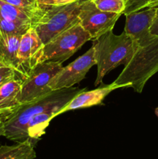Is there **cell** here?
Returning a JSON list of instances; mask_svg holds the SVG:
<instances>
[{
	"mask_svg": "<svg viewBox=\"0 0 158 159\" xmlns=\"http://www.w3.org/2000/svg\"><path fill=\"white\" fill-rule=\"evenodd\" d=\"M30 26H22L14 22L9 21L0 16V37L12 34H24Z\"/></svg>",
	"mask_w": 158,
	"mask_h": 159,
	"instance_id": "ac0fdd59",
	"label": "cell"
},
{
	"mask_svg": "<svg viewBox=\"0 0 158 159\" xmlns=\"http://www.w3.org/2000/svg\"><path fill=\"white\" fill-rule=\"evenodd\" d=\"M95 65L94 48L91 46L85 54L62 68L50 82V89L54 91L73 87V85L83 80L90 68Z\"/></svg>",
	"mask_w": 158,
	"mask_h": 159,
	"instance_id": "ba28073f",
	"label": "cell"
},
{
	"mask_svg": "<svg viewBox=\"0 0 158 159\" xmlns=\"http://www.w3.org/2000/svg\"><path fill=\"white\" fill-rule=\"evenodd\" d=\"M122 14L101 11L91 0H83L79 12V23L88 33L91 40L112 30Z\"/></svg>",
	"mask_w": 158,
	"mask_h": 159,
	"instance_id": "52a82bcc",
	"label": "cell"
},
{
	"mask_svg": "<svg viewBox=\"0 0 158 159\" xmlns=\"http://www.w3.org/2000/svg\"><path fill=\"white\" fill-rule=\"evenodd\" d=\"M62 68V63L54 61L40 62L34 66L23 80L19 98L20 104L30 102L52 92L50 82Z\"/></svg>",
	"mask_w": 158,
	"mask_h": 159,
	"instance_id": "8992f818",
	"label": "cell"
},
{
	"mask_svg": "<svg viewBox=\"0 0 158 159\" xmlns=\"http://www.w3.org/2000/svg\"><path fill=\"white\" fill-rule=\"evenodd\" d=\"M101 11L122 14L125 7V0H91Z\"/></svg>",
	"mask_w": 158,
	"mask_h": 159,
	"instance_id": "e0dca14e",
	"label": "cell"
},
{
	"mask_svg": "<svg viewBox=\"0 0 158 159\" xmlns=\"http://www.w3.org/2000/svg\"><path fill=\"white\" fill-rule=\"evenodd\" d=\"M156 9V6H153L125 15L124 31L132 37L134 47L143 46L156 37L150 34V27L154 20Z\"/></svg>",
	"mask_w": 158,
	"mask_h": 159,
	"instance_id": "9c48e42d",
	"label": "cell"
},
{
	"mask_svg": "<svg viewBox=\"0 0 158 159\" xmlns=\"http://www.w3.org/2000/svg\"><path fill=\"white\" fill-rule=\"evenodd\" d=\"M155 113H156V116H157V117H158V107L156 109V110H155Z\"/></svg>",
	"mask_w": 158,
	"mask_h": 159,
	"instance_id": "484cf974",
	"label": "cell"
},
{
	"mask_svg": "<svg viewBox=\"0 0 158 159\" xmlns=\"http://www.w3.org/2000/svg\"><path fill=\"white\" fill-rule=\"evenodd\" d=\"M23 80L14 79L0 86V118L6 120L21 104L19 101Z\"/></svg>",
	"mask_w": 158,
	"mask_h": 159,
	"instance_id": "4fadbf2b",
	"label": "cell"
},
{
	"mask_svg": "<svg viewBox=\"0 0 158 159\" xmlns=\"http://www.w3.org/2000/svg\"><path fill=\"white\" fill-rule=\"evenodd\" d=\"M92 46L98 67L94 85H99L105 75L119 65L125 66L135 52L133 39L125 31L120 35H116L112 30L108 31L93 40Z\"/></svg>",
	"mask_w": 158,
	"mask_h": 159,
	"instance_id": "7a4b0ae2",
	"label": "cell"
},
{
	"mask_svg": "<svg viewBox=\"0 0 158 159\" xmlns=\"http://www.w3.org/2000/svg\"><path fill=\"white\" fill-rule=\"evenodd\" d=\"M84 90L86 89L78 87L54 90L32 102L22 104L4 121V136L17 143L27 141V124L33 116L50 109L57 108L60 110Z\"/></svg>",
	"mask_w": 158,
	"mask_h": 159,
	"instance_id": "6da1fadb",
	"label": "cell"
},
{
	"mask_svg": "<svg viewBox=\"0 0 158 159\" xmlns=\"http://www.w3.org/2000/svg\"><path fill=\"white\" fill-rule=\"evenodd\" d=\"M35 144L30 141L18 142L14 145L0 147V159H34L37 157Z\"/></svg>",
	"mask_w": 158,
	"mask_h": 159,
	"instance_id": "2e32d148",
	"label": "cell"
},
{
	"mask_svg": "<svg viewBox=\"0 0 158 159\" xmlns=\"http://www.w3.org/2000/svg\"><path fill=\"white\" fill-rule=\"evenodd\" d=\"M119 88H121L120 85H118L112 82L110 85L99 87L91 91L84 90L76 95L68 102L67 105H65L61 110H59L56 116L70 110H75L77 109L87 108V107H91L93 106L100 105L102 103L104 99L111 92Z\"/></svg>",
	"mask_w": 158,
	"mask_h": 159,
	"instance_id": "8fae6325",
	"label": "cell"
},
{
	"mask_svg": "<svg viewBox=\"0 0 158 159\" xmlns=\"http://www.w3.org/2000/svg\"><path fill=\"white\" fill-rule=\"evenodd\" d=\"M125 7L122 13L124 15L146 8L158 6V0H125Z\"/></svg>",
	"mask_w": 158,
	"mask_h": 159,
	"instance_id": "d6986e66",
	"label": "cell"
},
{
	"mask_svg": "<svg viewBox=\"0 0 158 159\" xmlns=\"http://www.w3.org/2000/svg\"><path fill=\"white\" fill-rule=\"evenodd\" d=\"M21 34L0 37V61L15 69L19 79L23 80V72L18 58V51Z\"/></svg>",
	"mask_w": 158,
	"mask_h": 159,
	"instance_id": "5bb4252c",
	"label": "cell"
},
{
	"mask_svg": "<svg viewBox=\"0 0 158 159\" xmlns=\"http://www.w3.org/2000/svg\"><path fill=\"white\" fill-rule=\"evenodd\" d=\"M150 34L152 35L158 36V6H156V14H155L154 20H153L152 26L150 27Z\"/></svg>",
	"mask_w": 158,
	"mask_h": 159,
	"instance_id": "7402d4cb",
	"label": "cell"
},
{
	"mask_svg": "<svg viewBox=\"0 0 158 159\" xmlns=\"http://www.w3.org/2000/svg\"><path fill=\"white\" fill-rule=\"evenodd\" d=\"M5 128H4V121L0 118V137L4 136Z\"/></svg>",
	"mask_w": 158,
	"mask_h": 159,
	"instance_id": "d4e9b609",
	"label": "cell"
},
{
	"mask_svg": "<svg viewBox=\"0 0 158 159\" xmlns=\"http://www.w3.org/2000/svg\"><path fill=\"white\" fill-rule=\"evenodd\" d=\"M60 109L54 108L44 110L33 116L27 124L28 140L36 144L41 137L45 134V130L48 127L50 121L54 118Z\"/></svg>",
	"mask_w": 158,
	"mask_h": 159,
	"instance_id": "9a60e30c",
	"label": "cell"
},
{
	"mask_svg": "<svg viewBox=\"0 0 158 159\" xmlns=\"http://www.w3.org/2000/svg\"><path fill=\"white\" fill-rule=\"evenodd\" d=\"M54 1L55 0H37V2L40 7L46 9V8L54 6Z\"/></svg>",
	"mask_w": 158,
	"mask_h": 159,
	"instance_id": "603a6c76",
	"label": "cell"
},
{
	"mask_svg": "<svg viewBox=\"0 0 158 159\" xmlns=\"http://www.w3.org/2000/svg\"><path fill=\"white\" fill-rule=\"evenodd\" d=\"M90 40L88 33L77 23L43 45L40 62L54 61L63 63Z\"/></svg>",
	"mask_w": 158,
	"mask_h": 159,
	"instance_id": "5b68a950",
	"label": "cell"
},
{
	"mask_svg": "<svg viewBox=\"0 0 158 159\" xmlns=\"http://www.w3.org/2000/svg\"><path fill=\"white\" fill-rule=\"evenodd\" d=\"M43 47V43L33 27L23 34L19 46L18 58L23 69V79L34 66L40 63Z\"/></svg>",
	"mask_w": 158,
	"mask_h": 159,
	"instance_id": "30bf717a",
	"label": "cell"
},
{
	"mask_svg": "<svg viewBox=\"0 0 158 159\" xmlns=\"http://www.w3.org/2000/svg\"><path fill=\"white\" fill-rule=\"evenodd\" d=\"M46 9H26L0 0V16L9 21L22 26L34 27L44 14Z\"/></svg>",
	"mask_w": 158,
	"mask_h": 159,
	"instance_id": "7c38bea8",
	"label": "cell"
},
{
	"mask_svg": "<svg viewBox=\"0 0 158 159\" xmlns=\"http://www.w3.org/2000/svg\"><path fill=\"white\" fill-rule=\"evenodd\" d=\"M2 1L23 9H37L42 8L39 6L37 0H2Z\"/></svg>",
	"mask_w": 158,
	"mask_h": 159,
	"instance_id": "44dd1931",
	"label": "cell"
},
{
	"mask_svg": "<svg viewBox=\"0 0 158 159\" xmlns=\"http://www.w3.org/2000/svg\"><path fill=\"white\" fill-rule=\"evenodd\" d=\"M14 79H19L15 69L0 61V86Z\"/></svg>",
	"mask_w": 158,
	"mask_h": 159,
	"instance_id": "ffe728a7",
	"label": "cell"
},
{
	"mask_svg": "<svg viewBox=\"0 0 158 159\" xmlns=\"http://www.w3.org/2000/svg\"><path fill=\"white\" fill-rule=\"evenodd\" d=\"M83 0L64 5H54L46 9L34 29L43 45L56 36L79 23V12Z\"/></svg>",
	"mask_w": 158,
	"mask_h": 159,
	"instance_id": "277c9868",
	"label": "cell"
},
{
	"mask_svg": "<svg viewBox=\"0 0 158 159\" xmlns=\"http://www.w3.org/2000/svg\"><path fill=\"white\" fill-rule=\"evenodd\" d=\"M158 71V36L143 46L135 47L130 61L114 83L121 88L131 87L141 93L147 81Z\"/></svg>",
	"mask_w": 158,
	"mask_h": 159,
	"instance_id": "3957f363",
	"label": "cell"
},
{
	"mask_svg": "<svg viewBox=\"0 0 158 159\" xmlns=\"http://www.w3.org/2000/svg\"><path fill=\"white\" fill-rule=\"evenodd\" d=\"M75 1H77V0H55L54 1V5H57V6H59V5H64Z\"/></svg>",
	"mask_w": 158,
	"mask_h": 159,
	"instance_id": "cb8c5ba5",
	"label": "cell"
}]
</instances>
